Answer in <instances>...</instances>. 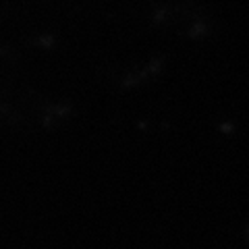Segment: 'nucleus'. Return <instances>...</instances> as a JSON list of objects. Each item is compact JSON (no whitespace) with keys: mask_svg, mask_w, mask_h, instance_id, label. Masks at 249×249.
Wrapping results in <instances>:
<instances>
[]
</instances>
